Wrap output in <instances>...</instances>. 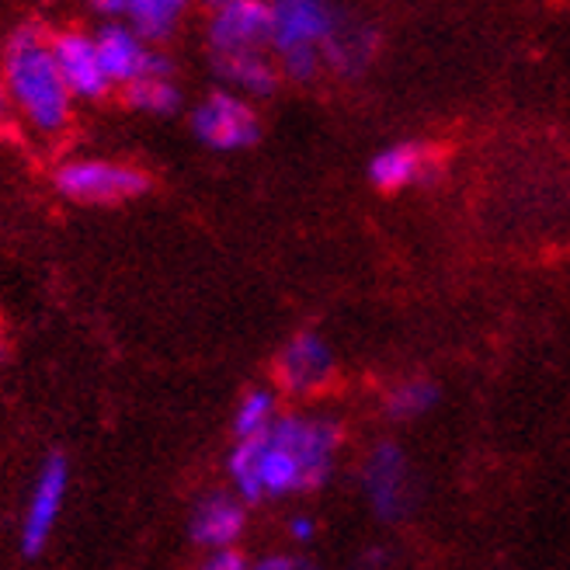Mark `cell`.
Listing matches in <instances>:
<instances>
[{"mask_svg":"<svg viewBox=\"0 0 570 570\" xmlns=\"http://www.w3.org/2000/svg\"><path fill=\"white\" fill-rule=\"evenodd\" d=\"M275 432L299 460L306 473V488H324L341 452V424L324 414H282L275 421Z\"/></svg>","mask_w":570,"mask_h":570,"instance_id":"cell-5","label":"cell"},{"mask_svg":"<svg viewBox=\"0 0 570 570\" xmlns=\"http://www.w3.org/2000/svg\"><path fill=\"white\" fill-rule=\"evenodd\" d=\"M0 95L36 132L56 136L67 129L73 98L52 60V32L39 21L18 24L4 39V49H0Z\"/></svg>","mask_w":570,"mask_h":570,"instance_id":"cell-1","label":"cell"},{"mask_svg":"<svg viewBox=\"0 0 570 570\" xmlns=\"http://www.w3.org/2000/svg\"><path fill=\"white\" fill-rule=\"evenodd\" d=\"M337 376V358L317 331H299L275 358V383L289 396H317Z\"/></svg>","mask_w":570,"mask_h":570,"instance_id":"cell-9","label":"cell"},{"mask_svg":"<svg viewBox=\"0 0 570 570\" xmlns=\"http://www.w3.org/2000/svg\"><path fill=\"white\" fill-rule=\"evenodd\" d=\"M362 491L380 522L396 525L411 515L417 504V480L401 445L380 442L368 449L362 463Z\"/></svg>","mask_w":570,"mask_h":570,"instance_id":"cell-3","label":"cell"},{"mask_svg":"<svg viewBox=\"0 0 570 570\" xmlns=\"http://www.w3.org/2000/svg\"><path fill=\"white\" fill-rule=\"evenodd\" d=\"M380 52V32L368 21H355V18H341V24L334 28V36L324 42L321 56H324V70L337 73V77H358L373 67Z\"/></svg>","mask_w":570,"mask_h":570,"instance_id":"cell-15","label":"cell"},{"mask_svg":"<svg viewBox=\"0 0 570 570\" xmlns=\"http://www.w3.org/2000/svg\"><path fill=\"white\" fill-rule=\"evenodd\" d=\"M439 404V386L432 380H404L386 393V414L393 421H414Z\"/></svg>","mask_w":570,"mask_h":570,"instance_id":"cell-19","label":"cell"},{"mask_svg":"<svg viewBox=\"0 0 570 570\" xmlns=\"http://www.w3.org/2000/svg\"><path fill=\"white\" fill-rule=\"evenodd\" d=\"M4 352H8V341H4V327H0V358H4Z\"/></svg>","mask_w":570,"mask_h":570,"instance_id":"cell-25","label":"cell"},{"mask_svg":"<svg viewBox=\"0 0 570 570\" xmlns=\"http://www.w3.org/2000/svg\"><path fill=\"white\" fill-rule=\"evenodd\" d=\"M52 60L73 101H98L111 91V80L98 56V42L83 28H60V32H52Z\"/></svg>","mask_w":570,"mask_h":570,"instance_id":"cell-11","label":"cell"},{"mask_svg":"<svg viewBox=\"0 0 570 570\" xmlns=\"http://www.w3.org/2000/svg\"><path fill=\"white\" fill-rule=\"evenodd\" d=\"M439 175H442V157L428 142H393V147L380 150L368 160V181L380 191L428 185L439 181Z\"/></svg>","mask_w":570,"mask_h":570,"instance_id":"cell-12","label":"cell"},{"mask_svg":"<svg viewBox=\"0 0 570 570\" xmlns=\"http://www.w3.org/2000/svg\"><path fill=\"white\" fill-rule=\"evenodd\" d=\"M383 563H386V553H380V550H368L352 570H383Z\"/></svg>","mask_w":570,"mask_h":570,"instance_id":"cell-23","label":"cell"},{"mask_svg":"<svg viewBox=\"0 0 570 570\" xmlns=\"http://www.w3.org/2000/svg\"><path fill=\"white\" fill-rule=\"evenodd\" d=\"M341 18L345 11L324 4V0H278L272 4V56L321 52Z\"/></svg>","mask_w":570,"mask_h":570,"instance_id":"cell-8","label":"cell"},{"mask_svg":"<svg viewBox=\"0 0 570 570\" xmlns=\"http://www.w3.org/2000/svg\"><path fill=\"white\" fill-rule=\"evenodd\" d=\"M250 570H321V567L299 553H268L262 560H254Z\"/></svg>","mask_w":570,"mask_h":570,"instance_id":"cell-20","label":"cell"},{"mask_svg":"<svg viewBox=\"0 0 570 570\" xmlns=\"http://www.w3.org/2000/svg\"><path fill=\"white\" fill-rule=\"evenodd\" d=\"M95 11L108 14L111 21H122L154 49L175 36L185 18L181 0H98Z\"/></svg>","mask_w":570,"mask_h":570,"instance_id":"cell-14","label":"cell"},{"mask_svg":"<svg viewBox=\"0 0 570 570\" xmlns=\"http://www.w3.org/2000/svg\"><path fill=\"white\" fill-rule=\"evenodd\" d=\"M67 491H70V463L63 452H52L39 466V473L32 480V491H28V501H24V515H21L24 557H36L46 550L56 522L63 515Z\"/></svg>","mask_w":570,"mask_h":570,"instance_id":"cell-7","label":"cell"},{"mask_svg":"<svg viewBox=\"0 0 570 570\" xmlns=\"http://www.w3.org/2000/svg\"><path fill=\"white\" fill-rule=\"evenodd\" d=\"M247 529V504L234 491H213L195 504L188 535L191 543L213 550H234V543Z\"/></svg>","mask_w":570,"mask_h":570,"instance_id":"cell-13","label":"cell"},{"mask_svg":"<svg viewBox=\"0 0 570 570\" xmlns=\"http://www.w3.org/2000/svg\"><path fill=\"white\" fill-rule=\"evenodd\" d=\"M198 570H250V560L234 547V550H213Z\"/></svg>","mask_w":570,"mask_h":570,"instance_id":"cell-21","label":"cell"},{"mask_svg":"<svg viewBox=\"0 0 570 570\" xmlns=\"http://www.w3.org/2000/svg\"><path fill=\"white\" fill-rule=\"evenodd\" d=\"M8 116H11V108H8L4 95H0V122H8Z\"/></svg>","mask_w":570,"mask_h":570,"instance_id":"cell-24","label":"cell"},{"mask_svg":"<svg viewBox=\"0 0 570 570\" xmlns=\"http://www.w3.org/2000/svg\"><path fill=\"white\" fill-rule=\"evenodd\" d=\"M282 417L278 411V396L268 386H254L240 396V404L234 411V439L237 442H250V439H262L268 435L275 421Z\"/></svg>","mask_w":570,"mask_h":570,"instance_id":"cell-17","label":"cell"},{"mask_svg":"<svg viewBox=\"0 0 570 570\" xmlns=\"http://www.w3.org/2000/svg\"><path fill=\"white\" fill-rule=\"evenodd\" d=\"M285 529H289V539H296V543H309V539L317 535V522H313L309 515H293L289 522H285Z\"/></svg>","mask_w":570,"mask_h":570,"instance_id":"cell-22","label":"cell"},{"mask_svg":"<svg viewBox=\"0 0 570 570\" xmlns=\"http://www.w3.org/2000/svg\"><path fill=\"white\" fill-rule=\"evenodd\" d=\"M126 101L147 116H175L181 108V88L170 77H142L126 88Z\"/></svg>","mask_w":570,"mask_h":570,"instance_id":"cell-18","label":"cell"},{"mask_svg":"<svg viewBox=\"0 0 570 570\" xmlns=\"http://www.w3.org/2000/svg\"><path fill=\"white\" fill-rule=\"evenodd\" d=\"M56 191L67 195L70 203L80 206H116V203H129V198L142 195L150 188V178L142 175L132 164H119V160H67L56 167Z\"/></svg>","mask_w":570,"mask_h":570,"instance_id":"cell-2","label":"cell"},{"mask_svg":"<svg viewBox=\"0 0 570 570\" xmlns=\"http://www.w3.org/2000/svg\"><path fill=\"white\" fill-rule=\"evenodd\" d=\"M219 80L226 83V91L234 95H250V98H268L278 88V67L272 60V52H240V56H219L213 60Z\"/></svg>","mask_w":570,"mask_h":570,"instance_id":"cell-16","label":"cell"},{"mask_svg":"<svg viewBox=\"0 0 570 570\" xmlns=\"http://www.w3.org/2000/svg\"><path fill=\"white\" fill-rule=\"evenodd\" d=\"M191 132L209 150L237 154V150H247L258 142L262 119L247 98L219 88V91H209L191 108Z\"/></svg>","mask_w":570,"mask_h":570,"instance_id":"cell-4","label":"cell"},{"mask_svg":"<svg viewBox=\"0 0 570 570\" xmlns=\"http://www.w3.org/2000/svg\"><path fill=\"white\" fill-rule=\"evenodd\" d=\"M95 42H98V56H101V67L111 80V88H116V83L129 88V83H136L142 77H170L175 73V63H170L160 49L142 42L122 21L101 24L95 32Z\"/></svg>","mask_w":570,"mask_h":570,"instance_id":"cell-10","label":"cell"},{"mask_svg":"<svg viewBox=\"0 0 570 570\" xmlns=\"http://www.w3.org/2000/svg\"><path fill=\"white\" fill-rule=\"evenodd\" d=\"M206 39L213 60L240 52H272V4H262V0H223L209 11Z\"/></svg>","mask_w":570,"mask_h":570,"instance_id":"cell-6","label":"cell"}]
</instances>
